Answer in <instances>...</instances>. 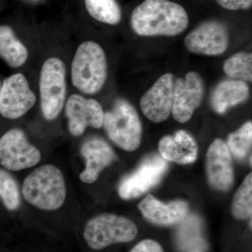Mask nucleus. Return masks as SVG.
Instances as JSON below:
<instances>
[{
    "instance_id": "23",
    "label": "nucleus",
    "mask_w": 252,
    "mask_h": 252,
    "mask_svg": "<svg viewBox=\"0 0 252 252\" xmlns=\"http://www.w3.org/2000/svg\"><path fill=\"white\" fill-rule=\"evenodd\" d=\"M232 212L235 218L245 220L252 217V175L247 176L233 198Z\"/></svg>"
},
{
    "instance_id": "18",
    "label": "nucleus",
    "mask_w": 252,
    "mask_h": 252,
    "mask_svg": "<svg viewBox=\"0 0 252 252\" xmlns=\"http://www.w3.org/2000/svg\"><path fill=\"white\" fill-rule=\"evenodd\" d=\"M250 95L248 84L241 80H225L220 83L212 95L215 112L224 114L228 109L245 102Z\"/></svg>"
},
{
    "instance_id": "28",
    "label": "nucleus",
    "mask_w": 252,
    "mask_h": 252,
    "mask_svg": "<svg viewBox=\"0 0 252 252\" xmlns=\"http://www.w3.org/2000/svg\"><path fill=\"white\" fill-rule=\"evenodd\" d=\"M1 83H0V91H1Z\"/></svg>"
},
{
    "instance_id": "17",
    "label": "nucleus",
    "mask_w": 252,
    "mask_h": 252,
    "mask_svg": "<svg viewBox=\"0 0 252 252\" xmlns=\"http://www.w3.org/2000/svg\"><path fill=\"white\" fill-rule=\"evenodd\" d=\"M159 152L167 161L180 164L193 162L198 157V146L193 137L185 130H179L174 136L167 135L159 142Z\"/></svg>"
},
{
    "instance_id": "11",
    "label": "nucleus",
    "mask_w": 252,
    "mask_h": 252,
    "mask_svg": "<svg viewBox=\"0 0 252 252\" xmlns=\"http://www.w3.org/2000/svg\"><path fill=\"white\" fill-rule=\"evenodd\" d=\"M64 107L68 129L74 137H80L89 126L94 128L102 127L104 112L96 99L72 94L66 100Z\"/></svg>"
},
{
    "instance_id": "3",
    "label": "nucleus",
    "mask_w": 252,
    "mask_h": 252,
    "mask_svg": "<svg viewBox=\"0 0 252 252\" xmlns=\"http://www.w3.org/2000/svg\"><path fill=\"white\" fill-rule=\"evenodd\" d=\"M22 192L28 203L46 211L61 208L67 196L62 172L50 164L38 167L26 177Z\"/></svg>"
},
{
    "instance_id": "1",
    "label": "nucleus",
    "mask_w": 252,
    "mask_h": 252,
    "mask_svg": "<svg viewBox=\"0 0 252 252\" xmlns=\"http://www.w3.org/2000/svg\"><path fill=\"white\" fill-rule=\"evenodd\" d=\"M188 25L185 8L169 0H145L133 10L130 18L132 31L140 36H176Z\"/></svg>"
},
{
    "instance_id": "7",
    "label": "nucleus",
    "mask_w": 252,
    "mask_h": 252,
    "mask_svg": "<svg viewBox=\"0 0 252 252\" xmlns=\"http://www.w3.org/2000/svg\"><path fill=\"white\" fill-rule=\"evenodd\" d=\"M41 160L39 149L30 143L22 130L13 128L0 137V163L6 170L19 171Z\"/></svg>"
},
{
    "instance_id": "9",
    "label": "nucleus",
    "mask_w": 252,
    "mask_h": 252,
    "mask_svg": "<svg viewBox=\"0 0 252 252\" xmlns=\"http://www.w3.org/2000/svg\"><path fill=\"white\" fill-rule=\"evenodd\" d=\"M167 167L168 163L161 156L154 154L147 157L133 173L121 182L119 187L121 198L129 200L145 193L160 182Z\"/></svg>"
},
{
    "instance_id": "25",
    "label": "nucleus",
    "mask_w": 252,
    "mask_h": 252,
    "mask_svg": "<svg viewBox=\"0 0 252 252\" xmlns=\"http://www.w3.org/2000/svg\"><path fill=\"white\" fill-rule=\"evenodd\" d=\"M252 143V124L250 122L228 136L227 147L235 157L243 159L251 150Z\"/></svg>"
},
{
    "instance_id": "21",
    "label": "nucleus",
    "mask_w": 252,
    "mask_h": 252,
    "mask_svg": "<svg viewBox=\"0 0 252 252\" xmlns=\"http://www.w3.org/2000/svg\"><path fill=\"white\" fill-rule=\"evenodd\" d=\"M91 17L105 24L117 25L122 21L120 6L116 0H84Z\"/></svg>"
},
{
    "instance_id": "24",
    "label": "nucleus",
    "mask_w": 252,
    "mask_h": 252,
    "mask_svg": "<svg viewBox=\"0 0 252 252\" xmlns=\"http://www.w3.org/2000/svg\"><path fill=\"white\" fill-rule=\"evenodd\" d=\"M0 199L9 211L17 210L21 204L18 184L9 172L0 168Z\"/></svg>"
},
{
    "instance_id": "8",
    "label": "nucleus",
    "mask_w": 252,
    "mask_h": 252,
    "mask_svg": "<svg viewBox=\"0 0 252 252\" xmlns=\"http://www.w3.org/2000/svg\"><path fill=\"white\" fill-rule=\"evenodd\" d=\"M36 101L35 94L22 73L13 74L3 81L0 91V114L5 119L22 117L34 107Z\"/></svg>"
},
{
    "instance_id": "10",
    "label": "nucleus",
    "mask_w": 252,
    "mask_h": 252,
    "mask_svg": "<svg viewBox=\"0 0 252 252\" xmlns=\"http://www.w3.org/2000/svg\"><path fill=\"white\" fill-rule=\"evenodd\" d=\"M205 86L201 76L195 72H189L185 79L175 81L172 114L181 124L190 120L195 109L203 102Z\"/></svg>"
},
{
    "instance_id": "26",
    "label": "nucleus",
    "mask_w": 252,
    "mask_h": 252,
    "mask_svg": "<svg viewBox=\"0 0 252 252\" xmlns=\"http://www.w3.org/2000/svg\"><path fill=\"white\" fill-rule=\"evenodd\" d=\"M222 7L228 10L248 9L251 7L252 0H217Z\"/></svg>"
},
{
    "instance_id": "5",
    "label": "nucleus",
    "mask_w": 252,
    "mask_h": 252,
    "mask_svg": "<svg viewBox=\"0 0 252 252\" xmlns=\"http://www.w3.org/2000/svg\"><path fill=\"white\" fill-rule=\"evenodd\" d=\"M41 113L53 121L62 112L67 97V69L62 60L49 58L41 67L39 79Z\"/></svg>"
},
{
    "instance_id": "22",
    "label": "nucleus",
    "mask_w": 252,
    "mask_h": 252,
    "mask_svg": "<svg viewBox=\"0 0 252 252\" xmlns=\"http://www.w3.org/2000/svg\"><path fill=\"white\" fill-rule=\"evenodd\" d=\"M223 69L228 77L238 80L252 81V54L240 52L233 55L225 61Z\"/></svg>"
},
{
    "instance_id": "16",
    "label": "nucleus",
    "mask_w": 252,
    "mask_h": 252,
    "mask_svg": "<svg viewBox=\"0 0 252 252\" xmlns=\"http://www.w3.org/2000/svg\"><path fill=\"white\" fill-rule=\"evenodd\" d=\"M143 216L158 225H170L180 223L187 215L188 204L182 200L163 204L148 195L138 205Z\"/></svg>"
},
{
    "instance_id": "20",
    "label": "nucleus",
    "mask_w": 252,
    "mask_h": 252,
    "mask_svg": "<svg viewBox=\"0 0 252 252\" xmlns=\"http://www.w3.org/2000/svg\"><path fill=\"white\" fill-rule=\"evenodd\" d=\"M29 52L9 26H0V57L13 68L26 64Z\"/></svg>"
},
{
    "instance_id": "14",
    "label": "nucleus",
    "mask_w": 252,
    "mask_h": 252,
    "mask_svg": "<svg viewBox=\"0 0 252 252\" xmlns=\"http://www.w3.org/2000/svg\"><path fill=\"white\" fill-rule=\"evenodd\" d=\"M206 167L209 182L217 190L225 191L233 182L232 158L227 144L217 139L207 150Z\"/></svg>"
},
{
    "instance_id": "6",
    "label": "nucleus",
    "mask_w": 252,
    "mask_h": 252,
    "mask_svg": "<svg viewBox=\"0 0 252 252\" xmlns=\"http://www.w3.org/2000/svg\"><path fill=\"white\" fill-rule=\"evenodd\" d=\"M137 226L128 219L104 214L88 222L84 237L89 248L99 250L114 244L132 241L137 236Z\"/></svg>"
},
{
    "instance_id": "15",
    "label": "nucleus",
    "mask_w": 252,
    "mask_h": 252,
    "mask_svg": "<svg viewBox=\"0 0 252 252\" xmlns=\"http://www.w3.org/2000/svg\"><path fill=\"white\" fill-rule=\"evenodd\" d=\"M81 154L86 160V167L79 177L86 184H93L104 168L116 159V154L107 142L97 137L88 139L83 144Z\"/></svg>"
},
{
    "instance_id": "19",
    "label": "nucleus",
    "mask_w": 252,
    "mask_h": 252,
    "mask_svg": "<svg viewBox=\"0 0 252 252\" xmlns=\"http://www.w3.org/2000/svg\"><path fill=\"white\" fill-rule=\"evenodd\" d=\"M176 240L181 252H205L207 244L204 238L202 222L195 215L186 216L180 222Z\"/></svg>"
},
{
    "instance_id": "27",
    "label": "nucleus",
    "mask_w": 252,
    "mask_h": 252,
    "mask_svg": "<svg viewBox=\"0 0 252 252\" xmlns=\"http://www.w3.org/2000/svg\"><path fill=\"white\" fill-rule=\"evenodd\" d=\"M130 252H164L162 247L152 240H144L132 249Z\"/></svg>"
},
{
    "instance_id": "12",
    "label": "nucleus",
    "mask_w": 252,
    "mask_h": 252,
    "mask_svg": "<svg viewBox=\"0 0 252 252\" xmlns=\"http://www.w3.org/2000/svg\"><path fill=\"white\" fill-rule=\"evenodd\" d=\"M185 44L187 49L194 54L220 56L228 48V30L222 23L207 21L190 32Z\"/></svg>"
},
{
    "instance_id": "13",
    "label": "nucleus",
    "mask_w": 252,
    "mask_h": 252,
    "mask_svg": "<svg viewBox=\"0 0 252 252\" xmlns=\"http://www.w3.org/2000/svg\"><path fill=\"white\" fill-rule=\"evenodd\" d=\"M175 81L172 74H164L142 96L141 109L152 122H164L171 114Z\"/></svg>"
},
{
    "instance_id": "2",
    "label": "nucleus",
    "mask_w": 252,
    "mask_h": 252,
    "mask_svg": "<svg viewBox=\"0 0 252 252\" xmlns=\"http://www.w3.org/2000/svg\"><path fill=\"white\" fill-rule=\"evenodd\" d=\"M107 78V60L97 42L86 41L76 50L71 64L72 85L81 94H94L102 90Z\"/></svg>"
},
{
    "instance_id": "4",
    "label": "nucleus",
    "mask_w": 252,
    "mask_h": 252,
    "mask_svg": "<svg viewBox=\"0 0 252 252\" xmlns=\"http://www.w3.org/2000/svg\"><path fill=\"white\" fill-rule=\"evenodd\" d=\"M102 126L109 139L124 150L133 152L140 146L142 124L135 107L126 99H117L112 110L104 113Z\"/></svg>"
}]
</instances>
